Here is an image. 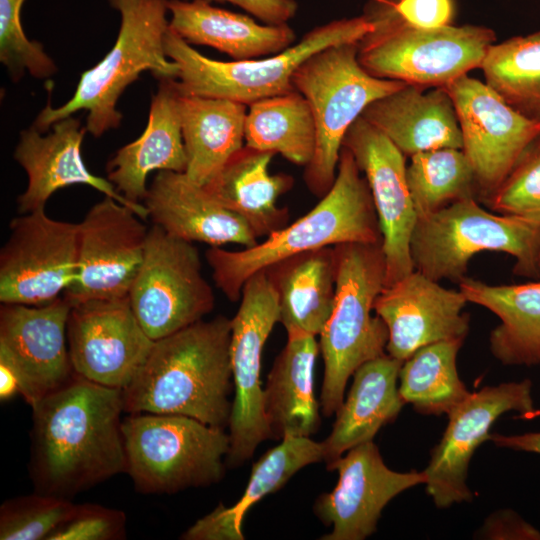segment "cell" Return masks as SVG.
<instances>
[{
	"label": "cell",
	"instance_id": "1",
	"mask_svg": "<svg viewBox=\"0 0 540 540\" xmlns=\"http://www.w3.org/2000/svg\"><path fill=\"white\" fill-rule=\"evenodd\" d=\"M35 491L69 498L126 473L122 389L78 374L32 406Z\"/></svg>",
	"mask_w": 540,
	"mask_h": 540
},
{
	"label": "cell",
	"instance_id": "2",
	"mask_svg": "<svg viewBox=\"0 0 540 540\" xmlns=\"http://www.w3.org/2000/svg\"><path fill=\"white\" fill-rule=\"evenodd\" d=\"M231 319L218 315L155 340L122 390L124 412L192 417L225 429L232 402Z\"/></svg>",
	"mask_w": 540,
	"mask_h": 540
},
{
	"label": "cell",
	"instance_id": "3",
	"mask_svg": "<svg viewBox=\"0 0 540 540\" xmlns=\"http://www.w3.org/2000/svg\"><path fill=\"white\" fill-rule=\"evenodd\" d=\"M345 243H382V235L368 183L342 146L335 181L313 209L253 247H210L206 260L217 288L235 302L253 274L294 255Z\"/></svg>",
	"mask_w": 540,
	"mask_h": 540
},
{
	"label": "cell",
	"instance_id": "4",
	"mask_svg": "<svg viewBox=\"0 0 540 540\" xmlns=\"http://www.w3.org/2000/svg\"><path fill=\"white\" fill-rule=\"evenodd\" d=\"M169 0H108L121 17L117 39L95 66L81 74L73 96L63 105L50 102L37 115L33 127L41 133L80 110L88 111L86 129L95 137L117 128L122 119L117 102L144 71L158 80L177 79L179 68L165 53L169 30Z\"/></svg>",
	"mask_w": 540,
	"mask_h": 540
},
{
	"label": "cell",
	"instance_id": "5",
	"mask_svg": "<svg viewBox=\"0 0 540 540\" xmlns=\"http://www.w3.org/2000/svg\"><path fill=\"white\" fill-rule=\"evenodd\" d=\"M364 15L372 30L357 43L361 66L374 77L424 88L445 87L480 68L496 40L494 31L483 26L409 25L393 0H371Z\"/></svg>",
	"mask_w": 540,
	"mask_h": 540
},
{
	"label": "cell",
	"instance_id": "6",
	"mask_svg": "<svg viewBox=\"0 0 540 540\" xmlns=\"http://www.w3.org/2000/svg\"><path fill=\"white\" fill-rule=\"evenodd\" d=\"M382 243L335 245L336 288L332 312L322 329L319 349L324 362L320 394L322 413L332 416L344 400L347 381L364 363L385 354L388 329L373 316L385 287Z\"/></svg>",
	"mask_w": 540,
	"mask_h": 540
},
{
	"label": "cell",
	"instance_id": "7",
	"mask_svg": "<svg viewBox=\"0 0 540 540\" xmlns=\"http://www.w3.org/2000/svg\"><path fill=\"white\" fill-rule=\"evenodd\" d=\"M482 251L512 255L515 274L540 278V226L489 212L475 197L417 217L410 242L411 258L414 270L428 278L459 283L469 260Z\"/></svg>",
	"mask_w": 540,
	"mask_h": 540
},
{
	"label": "cell",
	"instance_id": "8",
	"mask_svg": "<svg viewBox=\"0 0 540 540\" xmlns=\"http://www.w3.org/2000/svg\"><path fill=\"white\" fill-rule=\"evenodd\" d=\"M371 30L372 23L364 14L333 20L268 58L223 62L202 55L169 27L164 48L178 65L176 83L182 95L224 98L249 106L296 90L293 74L307 58L333 45L357 43Z\"/></svg>",
	"mask_w": 540,
	"mask_h": 540
},
{
	"label": "cell",
	"instance_id": "9",
	"mask_svg": "<svg viewBox=\"0 0 540 540\" xmlns=\"http://www.w3.org/2000/svg\"><path fill=\"white\" fill-rule=\"evenodd\" d=\"M357 43L318 51L296 69L292 78L295 89L308 101L315 122V150L305 167L304 179L309 190L319 197L335 181L350 126L371 103L406 85L369 74L358 61Z\"/></svg>",
	"mask_w": 540,
	"mask_h": 540
},
{
	"label": "cell",
	"instance_id": "10",
	"mask_svg": "<svg viewBox=\"0 0 540 540\" xmlns=\"http://www.w3.org/2000/svg\"><path fill=\"white\" fill-rule=\"evenodd\" d=\"M122 430L126 473L140 493L207 487L225 474V429L183 415L137 413L123 419Z\"/></svg>",
	"mask_w": 540,
	"mask_h": 540
},
{
	"label": "cell",
	"instance_id": "11",
	"mask_svg": "<svg viewBox=\"0 0 540 540\" xmlns=\"http://www.w3.org/2000/svg\"><path fill=\"white\" fill-rule=\"evenodd\" d=\"M128 297L154 341L202 320L215 306L198 249L155 224L148 231L143 262Z\"/></svg>",
	"mask_w": 540,
	"mask_h": 540
},
{
	"label": "cell",
	"instance_id": "12",
	"mask_svg": "<svg viewBox=\"0 0 540 540\" xmlns=\"http://www.w3.org/2000/svg\"><path fill=\"white\" fill-rule=\"evenodd\" d=\"M279 317L277 290L267 270H261L244 283L238 310L231 319L234 399L226 466H240L261 442L270 439L260 374L263 348Z\"/></svg>",
	"mask_w": 540,
	"mask_h": 540
},
{
	"label": "cell",
	"instance_id": "13",
	"mask_svg": "<svg viewBox=\"0 0 540 540\" xmlns=\"http://www.w3.org/2000/svg\"><path fill=\"white\" fill-rule=\"evenodd\" d=\"M78 223L50 218L45 208L10 222L0 251V301L43 305L63 296L78 275Z\"/></svg>",
	"mask_w": 540,
	"mask_h": 540
},
{
	"label": "cell",
	"instance_id": "14",
	"mask_svg": "<svg viewBox=\"0 0 540 540\" xmlns=\"http://www.w3.org/2000/svg\"><path fill=\"white\" fill-rule=\"evenodd\" d=\"M509 411L526 419L540 414L534 406L531 380L485 386L471 392L448 414L444 434L431 450L423 470L426 492L438 508L472 500L473 493L466 483L469 462L475 450L489 440L495 421Z\"/></svg>",
	"mask_w": 540,
	"mask_h": 540
},
{
	"label": "cell",
	"instance_id": "15",
	"mask_svg": "<svg viewBox=\"0 0 540 540\" xmlns=\"http://www.w3.org/2000/svg\"><path fill=\"white\" fill-rule=\"evenodd\" d=\"M457 114L462 150L486 199L540 135V124L512 108L488 84L462 76L445 86Z\"/></svg>",
	"mask_w": 540,
	"mask_h": 540
},
{
	"label": "cell",
	"instance_id": "16",
	"mask_svg": "<svg viewBox=\"0 0 540 540\" xmlns=\"http://www.w3.org/2000/svg\"><path fill=\"white\" fill-rule=\"evenodd\" d=\"M142 220L108 196L89 209L78 223V275L63 294L71 305L129 295L149 231Z\"/></svg>",
	"mask_w": 540,
	"mask_h": 540
},
{
	"label": "cell",
	"instance_id": "17",
	"mask_svg": "<svg viewBox=\"0 0 540 540\" xmlns=\"http://www.w3.org/2000/svg\"><path fill=\"white\" fill-rule=\"evenodd\" d=\"M153 343L128 296L71 305L69 356L74 372L90 381L123 390L144 364Z\"/></svg>",
	"mask_w": 540,
	"mask_h": 540
},
{
	"label": "cell",
	"instance_id": "18",
	"mask_svg": "<svg viewBox=\"0 0 540 540\" xmlns=\"http://www.w3.org/2000/svg\"><path fill=\"white\" fill-rule=\"evenodd\" d=\"M343 146L354 156L372 195L389 286L414 270L410 242L417 213L407 184L406 156L362 116L350 126Z\"/></svg>",
	"mask_w": 540,
	"mask_h": 540
},
{
	"label": "cell",
	"instance_id": "19",
	"mask_svg": "<svg viewBox=\"0 0 540 540\" xmlns=\"http://www.w3.org/2000/svg\"><path fill=\"white\" fill-rule=\"evenodd\" d=\"M71 304L63 297L43 305L2 303L0 362L17 375L32 407L75 375L67 344Z\"/></svg>",
	"mask_w": 540,
	"mask_h": 540
},
{
	"label": "cell",
	"instance_id": "20",
	"mask_svg": "<svg viewBox=\"0 0 540 540\" xmlns=\"http://www.w3.org/2000/svg\"><path fill=\"white\" fill-rule=\"evenodd\" d=\"M328 470H336V487L320 495L314 512L330 533L322 540H363L377 527L384 507L398 494L425 484L423 471L397 472L384 463L373 441L365 442L346 452Z\"/></svg>",
	"mask_w": 540,
	"mask_h": 540
},
{
	"label": "cell",
	"instance_id": "21",
	"mask_svg": "<svg viewBox=\"0 0 540 540\" xmlns=\"http://www.w3.org/2000/svg\"><path fill=\"white\" fill-rule=\"evenodd\" d=\"M460 290L447 289L419 271L385 286L374 311L388 329L387 354L402 362L418 349L440 341L464 340L470 317Z\"/></svg>",
	"mask_w": 540,
	"mask_h": 540
},
{
	"label": "cell",
	"instance_id": "22",
	"mask_svg": "<svg viewBox=\"0 0 540 540\" xmlns=\"http://www.w3.org/2000/svg\"><path fill=\"white\" fill-rule=\"evenodd\" d=\"M86 131L72 115L55 122L44 136L33 126L20 133L14 159L28 177L27 188L17 199L20 214L45 208L47 200L59 189L83 184L132 208L145 220L149 215L144 204L129 201L108 179L87 169L81 155Z\"/></svg>",
	"mask_w": 540,
	"mask_h": 540
},
{
	"label": "cell",
	"instance_id": "23",
	"mask_svg": "<svg viewBox=\"0 0 540 540\" xmlns=\"http://www.w3.org/2000/svg\"><path fill=\"white\" fill-rule=\"evenodd\" d=\"M144 205L153 223L176 238L210 247L234 243L250 248L258 243L243 218L220 204L185 172L158 171Z\"/></svg>",
	"mask_w": 540,
	"mask_h": 540
},
{
	"label": "cell",
	"instance_id": "24",
	"mask_svg": "<svg viewBox=\"0 0 540 540\" xmlns=\"http://www.w3.org/2000/svg\"><path fill=\"white\" fill-rule=\"evenodd\" d=\"M147 125L139 138L121 147L109 162L108 180L129 201L141 204L153 171L185 172L187 157L179 113L176 79L159 80Z\"/></svg>",
	"mask_w": 540,
	"mask_h": 540
},
{
	"label": "cell",
	"instance_id": "25",
	"mask_svg": "<svg viewBox=\"0 0 540 540\" xmlns=\"http://www.w3.org/2000/svg\"><path fill=\"white\" fill-rule=\"evenodd\" d=\"M405 156L439 149H462L453 101L445 87L406 84L371 103L361 115Z\"/></svg>",
	"mask_w": 540,
	"mask_h": 540
},
{
	"label": "cell",
	"instance_id": "26",
	"mask_svg": "<svg viewBox=\"0 0 540 540\" xmlns=\"http://www.w3.org/2000/svg\"><path fill=\"white\" fill-rule=\"evenodd\" d=\"M170 28L190 45L212 47L233 60L272 56L292 46L288 24H259L253 18L210 4L209 0H169Z\"/></svg>",
	"mask_w": 540,
	"mask_h": 540
},
{
	"label": "cell",
	"instance_id": "27",
	"mask_svg": "<svg viewBox=\"0 0 540 540\" xmlns=\"http://www.w3.org/2000/svg\"><path fill=\"white\" fill-rule=\"evenodd\" d=\"M402 364L385 353L354 372L332 431L322 442L327 466L353 447L373 441L381 427L397 418L405 404L397 386Z\"/></svg>",
	"mask_w": 540,
	"mask_h": 540
},
{
	"label": "cell",
	"instance_id": "28",
	"mask_svg": "<svg viewBox=\"0 0 540 540\" xmlns=\"http://www.w3.org/2000/svg\"><path fill=\"white\" fill-rule=\"evenodd\" d=\"M287 343L276 358L263 389L270 439L310 437L320 426L314 395V367L319 344L314 335L289 330Z\"/></svg>",
	"mask_w": 540,
	"mask_h": 540
},
{
	"label": "cell",
	"instance_id": "29",
	"mask_svg": "<svg viewBox=\"0 0 540 540\" xmlns=\"http://www.w3.org/2000/svg\"><path fill=\"white\" fill-rule=\"evenodd\" d=\"M272 151L243 146L203 187L220 204L239 215L256 237L286 226L288 213L277 206L280 195L293 185L292 177L272 175Z\"/></svg>",
	"mask_w": 540,
	"mask_h": 540
},
{
	"label": "cell",
	"instance_id": "30",
	"mask_svg": "<svg viewBox=\"0 0 540 540\" xmlns=\"http://www.w3.org/2000/svg\"><path fill=\"white\" fill-rule=\"evenodd\" d=\"M324 460L322 442L310 437L285 436L252 466L246 489L230 507L220 503L183 535L187 540H243L242 522L255 503L282 488L300 469Z\"/></svg>",
	"mask_w": 540,
	"mask_h": 540
},
{
	"label": "cell",
	"instance_id": "31",
	"mask_svg": "<svg viewBox=\"0 0 540 540\" xmlns=\"http://www.w3.org/2000/svg\"><path fill=\"white\" fill-rule=\"evenodd\" d=\"M459 290L468 302L497 315L500 323L490 334L492 354L505 365L540 363V280L491 285L464 277Z\"/></svg>",
	"mask_w": 540,
	"mask_h": 540
},
{
	"label": "cell",
	"instance_id": "32",
	"mask_svg": "<svg viewBox=\"0 0 540 540\" xmlns=\"http://www.w3.org/2000/svg\"><path fill=\"white\" fill-rule=\"evenodd\" d=\"M247 110V105L229 99L180 95L185 174L193 182L207 184L244 146Z\"/></svg>",
	"mask_w": 540,
	"mask_h": 540
},
{
	"label": "cell",
	"instance_id": "33",
	"mask_svg": "<svg viewBox=\"0 0 540 540\" xmlns=\"http://www.w3.org/2000/svg\"><path fill=\"white\" fill-rule=\"evenodd\" d=\"M266 270L278 293L279 322L286 331L319 335L334 305V247L294 255Z\"/></svg>",
	"mask_w": 540,
	"mask_h": 540
},
{
	"label": "cell",
	"instance_id": "34",
	"mask_svg": "<svg viewBox=\"0 0 540 540\" xmlns=\"http://www.w3.org/2000/svg\"><path fill=\"white\" fill-rule=\"evenodd\" d=\"M316 143L311 107L297 90L261 99L249 105L245 145L280 153L290 162L307 166Z\"/></svg>",
	"mask_w": 540,
	"mask_h": 540
},
{
	"label": "cell",
	"instance_id": "35",
	"mask_svg": "<svg viewBox=\"0 0 540 540\" xmlns=\"http://www.w3.org/2000/svg\"><path fill=\"white\" fill-rule=\"evenodd\" d=\"M464 340L426 345L405 360L399 372V394L424 415L450 414L469 392L457 371V354Z\"/></svg>",
	"mask_w": 540,
	"mask_h": 540
},
{
	"label": "cell",
	"instance_id": "36",
	"mask_svg": "<svg viewBox=\"0 0 540 540\" xmlns=\"http://www.w3.org/2000/svg\"><path fill=\"white\" fill-rule=\"evenodd\" d=\"M480 69L512 108L540 124V31L493 44Z\"/></svg>",
	"mask_w": 540,
	"mask_h": 540
},
{
	"label": "cell",
	"instance_id": "37",
	"mask_svg": "<svg viewBox=\"0 0 540 540\" xmlns=\"http://www.w3.org/2000/svg\"><path fill=\"white\" fill-rule=\"evenodd\" d=\"M406 178L417 217L467 197L477 189L473 167L458 148H439L410 157Z\"/></svg>",
	"mask_w": 540,
	"mask_h": 540
},
{
	"label": "cell",
	"instance_id": "38",
	"mask_svg": "<svg viewBox=\"0 0 540 540\" xmlns=\"http://www.w3.org/2000/svg\"><path fill=\"white\" fill-rule=\"evenodd\" d=\"M76 507L69 498L36 491L8 499L0 508V539L48 540Z\"/></svg>",
	"mask_w": 540,
	"mask_h": 540
},
{
	"label": "cell",
	"instance_id": "39",
	"mask_svg": "<svg viewBox=\"0 0 540 540\" xmlns=\"http://www.w3.org/2000/svg\"><path fill=\"white\" fill-rule=\"evenodd\" d=\"M25 0H0V61L14 82L25 72L38 79L49 78L57 71L44 46L29 40L23 31L21 9Z\"/></svg>",
	"mask_w": 540,
	"mask_h": 540
},
{
	"label": "cell",
	"instance_id": "40",
	"mask_svg": "<svg viewBox=\"0 0 540 540\" xmlns=\"http://www.w3.org/2000/svg\"><path fill=\"white\" fill-rule=\"evenodd\" d=\"M487 202L496 213L540 226V135L524 151Z\"/></svg>",
	"mask_w": 540,
	"mask_h": 540
},
{
	"label": "cell",
	"instance_id": "41",
	"mask_svg": "<svg viewBox=\"0 0 540 540\" xmlns=\"http://www.w3.org/2000/svg\"><path fill=\"white\" fill-rule=\"evenodd\" d=\"M126 515L102 505L77 504L73 515L48 540H118L125 538Z\"/></svg>",
	"mask_w": 540,
	"mask_h": 540
},
{
	"label": "cell",
	"instance_id": "42",
	"mask_svg": "<svg viewBox=\"0 0 540 540\" xmlns=\"http://www.w3.org/2000/svg\"><path fill=\"white\" fill-rule=\"evenodd\" d=\"M399 17L418 28H439L450 25L455 6L453 0H393Z\"/></svg>",
	"mask_w": 540,
	"mask_h": 540
},
{
	"label": "cell",
	"instance_id": "43",
	"mask_svg": "<svg viewBox=\"0 0 540 540\" xmlns=\"http://www.w3.org/2000/svg\"><path fill=\"white\" fill-rule=\"evenodd\" d=\"M475 538L488 540H540V530L513 510H498L490 514Z\"/></svg>",
	"mask_w": 540,
	"mask_h": 540
},
{
	"label": "cell",
	"instance_id": "44",
	"mask_svg": "<svg viewBox=\"0 0 540 540\" xmlns=\"http://www.w3.org/2000/svg\"><path fill=\"white\" fill-rule=\"evenodd\" d=\"M228 2L250 13L265 24H287L297 12L295 0H209Z\"/></svg>",
	"mask_w": 540,
	"mask_h": 540
},
{
	"label": "cell",
	"instance_id": "45",
	"mask_svg": "<svg viewBox=\"0 0 540 540\" xmlns=\"http://www.w3.org/2000/svg\"><path fill=\"white\" fill-rule=\"evenodd\" d=\"M489 440L496 446L516 451L540 455V432H527L518 435L490 434Z\"/></svg>",
	"mask_w": 540,
	"mask_h": 540
},
{
	"label": "cell",
	"instance_id": "46",
	"mask_svg": "<svg viewBox=\"0 0 540 540\" xmlns=\"http://www.w3.org/2000/svg\"><path fill=\"white\" fill-rule=\"evenodd\" d=\"M19 392L16 373L7 364L0 362V399L6 401Z\"/></svg>",
	"mask_w": 540,
	"mask_h": 540
},
{
	"label": "cell",
	"instance_id": "47",
	"mask_svg": "<svg viewBox=\"0 0 540 540\" xmlns=\"http://www.w3.org/2000/svg\"><path fill=\"white\" fill-rule=\"evenodd\" d=\"M538 268H539V272H540V252H539V256H538Z\"/></svg>",
	"mask_w": 540,
	"mask_h": 540
},
{
	"label": "cell",
	"instance_id": "48",
	"mask_svg": "<svg viewBox=\"0 0 540 540\" xmlns=\"http://www.w3.org/2000/svg\"><path fill=\"white\" fill-rule=\"evenodd\" d=\"M539 365H540V363H539Z\"/></svg>",
	"mask_w": 540,
	"mask_h": 540
}]
</instances>
